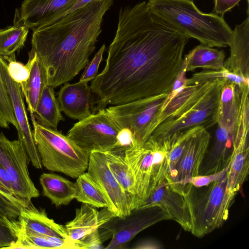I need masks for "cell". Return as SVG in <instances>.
Segmentation results:
<instances>
[{"label": "cell", "mask_w": 249, "mask_h": 249, "mask_svg": "<svg viewBox=\"0 0 249 249\" xmlns=\"http://www.w3.org/2000/svg\"><path fill=\"white\" fill-rule=\"evenodd\" d=\"M87 173L103 192L108 209L115 217L123 218L133 210L125 193L110 171L104 152L92 151L89 156Z\"/></svg>", "instance_id": "obj_13"}, {"label": "cell", "mask_w": 249, "mask_h": 249, "mask_svg": "<svg viewBox=\"0 0 249 249\" xmlns=\"http://www.w3.org/2000/svg\"><path fill=\"white\" fill-rule=\"evenodd\" d=\"M230 166V161L228 165L222 170L215 173L208 175H198L192 178L189 182V185L195 188L206 186L213 182L220 180L227 175Z\"/></svg>", "instance_id": "obj_39"}, {"label": "cell", "mask_w": 249, "mask_h": 249, "mask_svg": "<svg viewBox=\"0 0 249 249\" xmlns=\"http://www.w3.org/2000/svg\"><path fill=\"white\" fill-rule=\"evenodd\" d=\"M169 92L106 107V111L120 129L127 128L133 142L130 147H140L155 129V123L163 109Z\"/></svg>", "instance_id": "obj_8"}, {"label": "cell", "mask_w": 249, "mask_h": 249, "mask_svg": "<svg viewBox=\"0 0 249 249\" xmlns=\"http://www.w3.org/2000/svg\"><path fill=\"white\" fill-rule=\"evenodd\" d=\"M29 28L15 22L13 25L0 29V56H9L22 48L26 41Z\"/></svg>", "instance_id": "obj_30"}, {"label": "cell", "mask_w": 249, "mask_h": 249, "mask_svg": "<svg viewBox=\"0 0 249 249\" xmlns=\"http://www.w3.org/2000/svg\"><path fill=\"white\" fill-rule=\"evenodd\" d=\"M113 1H92L33 31L29 52L44 66L47 85L56 88L68 83L85 68L102 32L103 17Z\"/></svg>", "instance_id": "obj_2"}, {"label": "cell", "mask_w": 249, "mask_h": 249, "mask_svg": "<svg viewBox=\"0 0 249 249\" xmlns=\"http://www.w3.org/2000/svg\"><path fill=\"white\" fill-rule=\"evenodd\" d=\"M225 58L224 51L201 44L185 55L183 65L187 72L197 68L218 70L224 68Z\"/></svg>", "instance_id": "obj_27"}, {"label": "cell", "mask_w": 249, "mask_h": 249, "mask_svg": "<svg viewBox=\"0 0 249 249\" xmlns=\"http://www.w3.org/2000/svg\"><path fill=\"white\" fill-rule=\"evenodd\" d=\"M114 217L107 208H103L99 211L96 207L82 203L80 208L76 209L74 218L64 227L69 238L76 242Z\"/></svg>", "instance_id": "obj_20"}, {"label": "cell", "mask_w": 249, "mask_h": 249, "mask_svg": "<svg viewBox=\"0 0 249 249\" xmlns=\"http://www.w3.org/2000/svg\"><path fill=\"white\" fill-rule=\"evenodd\" d=\"M39 182L43 195L56 207L67 205L75 198V183L60 175L43 173Z\"/></svg>", "instance_id": "obj_23"}, {"label": "cell", "mask_w": 249, "mask_h": 249, "mask_svg": "<svg viewBox=\"0 0 249 249\" xmlns=\"http://www.w3.org/2000/svg\"><path fill=\"white\" fill-rule=\"evenodd\" d=\"M224 83L222 80H214L202 84L193 96L155 128L149 138L171 145L184 131L196 126L207 129L216 124Z\"/></svg>", "instance_id": "obj_4"}, {"label": "cell", "mask_w": 249, "mask_h": 249, "mask_svg": "<svg viewBox=\"0 0 249 249\" xmlns=\"http://www.w3.org/2000/svg\"><path fill=\"white\" fill-rule=\"evenodd\" d=\"M54 89L48 85L44 87L31 120L35 119L41 125L57 130L59 122L65 121V118Z\"/></svg>", "instance_id": "obj_25"}, {"label": "cell", "mask_w": 249, "mask_h": 249, "mask_svg": "<svg viewBox=\"0 0 249 249\" xmlns=\"http://www.w3.org/2000/svg\"><path fill=\"white\" fill-rule=\"evenodd\" d=\"M88 83H65L57 93L61 111L73 120L79 121L94 113L95 100Z\"/></svg>", "instance_id": "obj_18"}, {"label": "cell", "mask_w": 249, "mask_h": 249, "mask_svg": "<svg viewBox=\"0 0 249 249\" xmlns=\"http://www.w3.org/2000/svg\"><path fill=\"white\" fill-rule=\"evenodd\" d=\"M240 0H214L213 10L215 14H220L223 17L225 13L238 5ZM247 0L248 3L249 0Z\"/></svg>", "instance_id": "obj_41"}, {"label": "cell", "mask_w": 249, "mask_h": 249, "mask_svg": "<svg viewBox=\"0 0 249 249\" xmlns=\"http://www.w3.org/2000/svg\"><path fill=\"white\" fill-rule=\"evenodd\" d=\"M124 151L123 149H115L104 152L110 171L130 201L133 210L137 208L135 182Z\"/></svg>", "instance_id": "obj_26"}, {"label": "cell", "mask_w": 249, "mask_h": 249, "mask_svg": "<svg viewBox=\"0 0 249 249\" xmlns=\"http://www.w3.org/2000/svg\"><path fill=\"white\" fill-rule=\"evenodd\" d=\"M214 137L208 149L199 175L218 172L229 163L237 130L217 123Z\"/></svg>", "instance_id": "obj_19"}, {"label": "cell", "mask_w": 249, "mask_h": 249, "mask_svg": "<svg viewBox=\"0 0 249 249\" xmlns=\"http://www.w3.org/2000/svg\"><path fill=\"white\" fill-rule=\"evenodd\" d=\"M0 181L11 192L16 194L12 180L6 170L0 164Z\"/></svg>", "instance_id": "obj_43"}, {"label": "cell", "mask_w": 249, "mask_h": 249, "mask_svg": "<svg viewBox=\"0 0 249 249\" xmlns=\"http://www.w3.org/2000/svg\"><path fill=\"white\" fill-rule=\"evenodd\" d=\"M230 55L224 62L229 71L249 79V17L232 31Z\"/></svg>", "instance_id": "obj_21"}, {"label": "cell", "mask_w": 249, "mask_h": 249, "mask_svg": "<svg viewBox=\"0 0 249 249\" xmlns=\"http://www.w3.org/2000/svg\"><path fill=\"white\" fill-rule=\"evenodd\" d=\"M32 204L11 192L0 181V213L9 219L17 220L21 211Z\"/></svg>", "instance_id": "obj_32"}, {"label": "cell", "mask_w": 249, "mask_h": 249, "mask_svg": "<svg viewBox=\"0 0 249 249\" xmlns=\"http://www.w3.org/2000/svg\"><path fill=\"white\" fill-rule=\"evenodd\" d=\"M153 206L160 207L170 219L177 222L184 231L191 232L192 216L187 194L174 190L166 178L153 191L141 207Z\"/></svg>", "instance_id": "obj_15"}, {"label": "cell", "mask_w": 249, "mask_h": 249, "mask_svg": "<svg viewBox=\"0 0 249 249\" xmlns=\"http://www.w3.org/2000/svg\"><path fill=\"white\" fill-rule=\"evenodd\" d=\"M214 80H222L227 83H233L242 89L249 86V79L231 72L224 68L218 70H206L195 73L190 78H186V86L203 84Z\"/></svg>", "instance_id": "obj_31"}, {"label": "cell", "mask_w": 249, "mask_h": 249, "mask_svg": "<svg viewBox=\"0 0 249 249\" xmlns=\"http://www.w3.org/2000/svg\"><path fill=\"white\" fill-rule=\"evenodd\" d=\"M33 135L42 167L76 178L88 169L89 154L57 130L31 120Z\"/></svg>", "instance_id": "obj_5"}, {"label": "cell", "mask_w": 249, "mask_h": 249, "mask_svg": "<svg viewBox=\"0 0 249 249\" xmlns=\"http://www.w3.org/2000/svg\"><path fill=\"white\" fill-rule=\"evenodd\" d=\"M197 127L180 133L171 144L168 154V171L165 178H168L173 173L182 155L188 139L196 130Z\"/></svg>", "instance_id": "obj_34"}, {"label": "cell", "mask_w": 249, "mask_h": 249, "mask_svg": "<svg viewBox=\"0 0 249 249\" xmlns=\"http://www.w3.org/2000/svg\"><path fill=\"white\" fill-rule=\"evenodd\" d=\"M106 65L91 81L94 113L169 92L181 72L190 37L154 13L147 2L121 8Z\"/></svg>", "instance_id": "obj_1"}, {"label": "cell", "mask_w": 249, "mask_h": 249, "mask_svg": "<svg viewBox=\"0 0 249 249\" xmlns=\"http://www.w3.org/2000/svg\"><path fill=\"white\" fill-rule=\"evenodd\" d=\"M211 139L209 132L202 126H197L190 136L173 173L166 178L174 190L185 194L191 179L199 174Z\"/></svg>", "instance_id": "obj_11"}, {"label": "cell", "mask_w": 249, "mask_h": 249, "mask_svg": "<svg viewBox=\"0 0 249 249\" xmlns=\"http://www.w3.org/2000/svg\"><path fill=\"white\" fill-rule=\"evenodd\" d=\"M19 226L18 219H9L0 213V249H10L15 243Z\"/></svg>", "instance_id": "obj_36"}, {"label": "cell", "mask_w": 249, "mask_h": 249, "mask_svg": "<svg viewBox=\"0 0 249 249\" xmlns=\"http://www.w3.org/2000/svg\"><path fill=\"white\" fill-rule=\"evenodd\" d=\"M10 249H78L75 242L70 239H64L28 232L21 230L19 226L17 241Z\"/></svg>", "instance_id": "obj_28"}, {"label": "cell", "mask_w": 249, "mask_h": 249, "mask_svg": "<svg viewBox=\"0 0 249 249\" xmlns=\"http://www.w3.org/2000/svg\"><path fill=\"white\" fill-rule=\"evenodd\" d=\"M29 161L18 140L11 141L0 133V164L6 170L17 195L31 200L40 196L29 175Z\"/></svg>", "instance_id": "obj_12"}, {"label": "cell", "mask_w": 249, "mask_h": 249, "mask_svg": "<svg viewBox=\"0 0 249 249\" xmlns=\"http://www.w3.org/2000/svg\"><path fill=\"white\" fill-rule=\"evenodd\" d=\"M227 175L200 188L191 185L186 192L190 205L193 227L191 233L203 237L221 227L227 220L233 201L226 189Z\"/></svg>", "instance_id": "obj_7"}, {"label": "cell", "mask_w": 249, "mask_h": 249, "mask_svg": "<svg viewBox=\"0 0 249 249\" xmlns=\"http://www.w3.org/2000/svg\"><path fill=\"white\" fill-rule=\"evenodd\" d=\"M96 0H76L71 6L58 16L51 24L55 22L70 13L85 6L89 3Z\"/></svg>", "instance_id": "obj_42"}, {"label": "cell", "mask_w": 249, "mask_h": 249, "mask_svg": "<svg viewBox=\"0 0 249 249\" xmlns=\"http://www.w3.org/2000/svg\"><path fill=\"white\" fill-rule=\"evenodd\" d=\"M10 124L17 128L13 106L0 71V127L9 128Z\"/></svg>", "instance_id": "obj_35"}, {"label": "cell", "mask_w": 249, "mask_h": 249, "mask_svg": "<svg viewBox=\"0 0 249 249\" xmlns=\"http://www.w3.org/2000/svg\"><path fill=\"white\" fill-rule=\"evenodd\" d=\"M171 145L149 138L140 147L124 150V158L133 175L137 208L142 206L153 191L165 178ZM136 208V209H137Z\"/></svg>", "instance_id": "obj_6"}, {"label": "cell", "mask_w": 249, "mask_h": 249, "mask_svg": "<svg viewBox=\"0 0 249 249\" xmlns=\"http://www.w3.org/2000/svg\"><path fill=\"white\" fill-rule=\"evenodd\" d=\"M202 84L187 86L173 97L158 116L155 124V128L193 96Z\"/></svg>", "instance_id": "obj_33"}, {"label": "cell", "mask_w": 249, "mask_h": 249, "mask_svg": "<svg viewBox=\"0 0 249 249\" xmlns=\"http://www.w3.org/2000/svg\"><path fill=\"white\" fill-rule=\"evenodd\" d=\"M120 130L105 108H102L75 123L67 136L90 154L92 151L118 149L117 137Z\"/></svg>", "instance_id": "obj_9"}, {"label": "cell", "mask_w": 249, "mask_h": 249, "mask_svg": "<svg viewBox=\"0 0 249 249\" xmlns=\"http://www.w3.org/2000/svg\"><path fill=\"white\" fill-rule=\"evenodd\" d=\"M106 50L104 44L99 51L95 53L90 61H89L84 68L79 81L89 82L92 81L98 75V69L103 60L104 52Z\"/></svg>", "instance_id": "obj_38"}, {"label": "cell", "mask_w": 249, "mask_h": 249, "mask_svg": "<svg viewBox=\"0 0 249 249\" xmlns=\"http://www.w3.org/2000/svg\"><path fill=\"white\" fill-rule=\"evenodd\" d=\"M76 0H24L16 20L33 31L50 24Z\"/></svg>", "instance_id": "obj_17"}, {"label": "cell", "mask_w": 249, "mask_h": 249, "mask_svg": "<svg viewBox=\"0 0 249 249\" xmlns=\"http://www.w3.org/2000/svg\"><path fill=\"white\" fill-rule=\"evenodd\" d=\"M78 249H103L99 229L87 234L80 240L74 242Z\"/></svg>", "instance_id": "obj_40"}, {"label": "cell", "mask_w": 249, "mask_h": 249, "mask_svg": "<svg viewBox=\"0 0 249 249\" xmlns=\"http://www.w3.org/2000/svg\"></svg>", "instance_id": "obj_44"}, {"label": "cell", "mask_w": 249, "mask_h": 249, "mask_svg": "<svg viewBox=\"0 0 249 249\" xmlns=\"http://www.w3.org/2000/svg\"><path fill=\"white\" fill-rule=\"evenodd\" d=\"M154 13L201 44L213 47L230 46L232 30L222 16L201 12L191 0H149Z\"/></svg>", "instance_id": "obj_3"}, {"label": "cell", "mask_w": 249, "mask_h": 249, "mask_svg": "<svg viewBox=\"0 0 249 249\" xmlns=\"http://www.w3.org/2000/svg\"><path fill=\"white\" fill-rule=\"evenodd\" d=\"M75 199L82 203L98 208H107L108 204L103 192L87 172L76 178Z\"/></svg>", "instance_id": "obj_29"}, {"label": "cell", "mask_w": 249, "mask_h": 249, "mask_svg": "<svg viewBox=\"0 0 249 249\" xmlns=\"http://www.w3.org/2000/svg\"><path fill=\"white\" fill-rule=\"evenodd\" d=\"M29 56L33 57L30 75L20 87L32 119L43 89L47 85V77L45 69L36 55L29 52Z\"/></svg>", "instance_id": "obj_24"}, {"label": "cell", "mask_w": 249, "mask_h": 249, "mask_svg": "<svg viewBox=\"0 0 249 249\" xmlns=\"http://www.w3.org/2000/svg\"><path fill=\"white\" fill-rule=\"evenodd\" d=\"M19 228L36 234L70 239L64 226L48 217L44 210H39L33 204L24 208L18 218Z\"/></svg>", "instance_id": "obj_22"}, {"label": "cell", "mask_w": 249, "mask_h": 249, "mask_svg": "<svg viewBox=\"0 0 249 249\" xmlns=\"http://www.w3.org/2000/svg\"><path fill=\"white\" fill-rule=\"evenodd\" d=\"M249 121L244 120L238 125L227 173V192L233 199L241 190L249 174Z\"/></svg>", "instance_id": "obj_16"}, {"label": "cell", "mask_w": 249, "mask_h": 249, "mask_svg": "<svg viewBox=\"0 0 249 249\" xmlns=\"http://www.w3.org/2000/svg\"><path fill=\"white\" fill-rule=\"evenodd\" d=\"M7 60V70L9 76L19 85L25 83L28 79L33 63V57L29 56L26 64L16 60L15 54L3 58Z\"/></svg>", "instance_id": "obj_37"}, {"label": "cell", "mask_w": 249, "mask_h": 249, "mask_svg": "<svg viewBox=\"0 0 249 249\" xmlns=\"http://www.w3.org/2000/svg\"><path fill=\"white\" fill-rule=\"evenodd\" d=\"M0 71L11 102L18 127V140L24 149L29 162L37 169L42 165L27 117L24 97L20 85L9 76L7 70V62L0 56Z\"/></svg>", "instance_id": "obj_14"}, {"label": "cell", "mask_w": 249, "mask_h": 249, "mask_svg": "<svg viewBox=\"0 0 249 249\" xmlns=\"http://www.w3.org/2000/svg\"><path fill=\"white\" fill-rule=\"evenodd\" d=\"M169 219L168 214L158 206L140 207L124 217L112 218L102 225L99 231L103 243L111 237L105 249H123L142 231Z\"/></svg>", "instance_id": "obj_10"}]
</instances>
